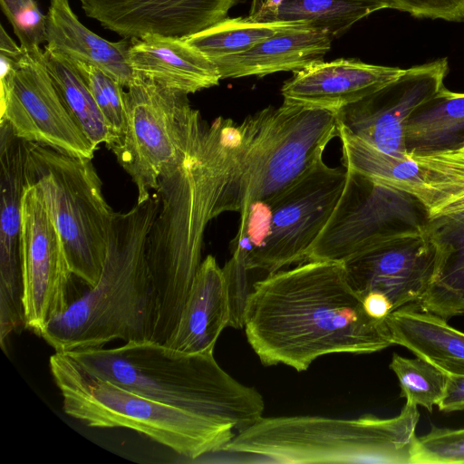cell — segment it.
Here are the masks:
<instances>
[{"instance_id": "6da1fadb", "label": "cell", "mask_w": 464, "mask_h": 464, "mask_svg": "<svg viewBox=\"0 0 464 464\" xmlns=\"http://www.w3.org/2000/svg\"><path fill=\"white\" fill-rule=\"evenodd\" d=\"M245 146L243 121L203 120L184 157L159 179L160 208L146 246L158 302L154 342L164 344L177 326L201 263L208 222L224 212L240 211Z\"/></svg>"}, {"instance_id": "7a4b0ae2", "label": "cell", "mask_w": 464, "mask_h": 464, "mask_svg": "<svg viewBox=\"0 0 464 464\" xmlns=\"http://www.w3.org/2000/svg\"><path fill=\"white\" fill-rule=\"evenodd\" d=\"M244 328L262 364L297 372L324 355L372 353L392 345L385 320L364 311L344 264L329 260H307L253 284Z\"/></svg>"}, {"instance_id": "3957f363", "label": "cell", "mask_w": 464, "mask_h": 464, "mask_svg": "<svg viewBox=\"0 0 464 464\" xmlns=\"http://www.w3.org/2000/svg\"><path fill=\"white\" fill-rule=\"evenodd\" d=\"M159 208L155 193L127 212L114 213L99 281L41 335L55 352L103 347L115 339L152 341L158 302L146 246Z\"/></svg>"}, {"instance_id": "277c9868", "label": "cell", "mask_w": 464, "mask_h": 464, "mask_svg": "<svg viewBox=\"0 0 464 464\" xmlns=\"http://www.w3.org/2000/svg\"><path fill=\"white\" fill-rule=\"evenodd\" d=\"M65 353L103 380L237 433L263 417L262 395L224 371L214 353L187 354L154 341Z\"/></svg>"}, {"instance_id": "5b68a950", "label": "cell", "mask_w": 464, "mask_h": 464, "mask_svg": "<svg viewBox=\"0 0 464 464\" xmlns=\"http://www.w3.org/2000/svg\"><path fill=\"white\" fill-rule=\"evenodd\" d=\"M419 420L418 406L407 402L391 418L262 417L224 450L285 463L413 464Z\"/></svg>"}, {"instance_id": "8992f818", "label": "cell", "mask_w": 464, "mask_h": 464, "mask_svg": "<svg viewBox=\"0 0 464 464\" xmlns=\"http://www.w3.org/2000/svg\"><path fill=\"white\" fill-rule=\"evenodd\" d=\"M64 413L93 428H126L191 459L224 450L237 432L150 400L85 370L65 353L49 359Z\"/></svg>"}, {"instance_id": "52a82bcc", "label": "cell", "mask_w": 464, "mask_h": 464, "mask_svg": "<svg viewBox=\"0 0 464 464\" xmlns=\"http://www.w3.org/2000/svg\"><path fill=\"white\" fill-rule=\"evenodd\" d=\"M346 177L345 168H331L322 160L273 198L244 204L238 232L231 242L232 256L248 270L268 274L306 261Z\"/></svg>"}, {"instance_id": "ba28073f", "label": "cell", "mask_w": 464, "mask_h": 464, "mask_svg": "<svg viewBox=\"0 0 464 464\" xmlns=\"http://www.w3.org/2000/svg\"><path fill=\"white\" fill-rule=\"evenodd\" d=\"M32 184L62 239L71 272L88 287L99 281L114 213L92 159L30 142Z\"/></svg>"}, {"instance_id": "9c48e42d", "label": "cell", "mask_w": 464, "mask_h": 464, "mask_svg": "<svg viewBox=\"0 0 464 464\" xmlns=\"http://www.w3.org/2000/svg\"><path fill=\"white\" fill-rule=\"evenodd\" d=\"M243 123L241 208L289 187L323 160L325 147L339 135L337 111L286 102L249 115Z\"/></svg>"}, {"instance_id": "30bf717a", "label": "cell", "mask_w": 464, "mask_h": 464, "mask_svg": "<svg viewBox=\"0 0 464 464\" xmlns=\"http://www.w3.org/2000/svg\"><path fill=\"white\" fill-rule=\"evenodd\" d=\"M123 96L124 130L109 149L130 175L141 203L157 189L160 176L184 157L203 119L188 94L138 73Z\"/></svg>"}, {"instance_id": "8fae6325", "label": "cell", "mask_w": 464, "mask_h": 464, "mask_svg": "<svg viewBox=\"0 0 464 464\" xmlns=\"http://www.w3.org/2000/svg\"><path fill=\"white\" fill-rule=\"evenodd\" d=\"M346 173L338 202L306 261L344 263L383 242L428 228V210L416 197L354 171Z\"/></svg>"}, {"instance_id": "7c38bea8", "label": "cell", "mask_w": 464, "mask_h": 464, "mask_svg": "<svg viewBox=\"0 0 464 464\" xmlns=\"http://www.w3.org/2000/svg\"><path fill=\"white\" fill-rule=\"evenodd\" d=\"M1 121L16 136L73 156L92 159L96 147L75 121L48 72L44 51L15 61L0 53Z\"/></svg>"}, {"instance_id": "4fadbf2b", "label": "cell", "mask_w": 464, "mask_h": 464, "mask_svg": "<svg viewBox=\"0 0 464 464\" xmlns=\"http://www.w3.org/2000/svg\"><path fill=\"white\" fill-rule=\"evenodd\" d=\"M20 250L24 325L41 336L47 324L71 304L69 288L73 275L60 235L34 185L24 195Z\"/></svg>"}, {"instance_id": "5bb4252c", "label": "cell", "mask_w": 464, "mask_h": 464, "mask_svg": "<svg viewBox=\"0 0 464 464\" xmlns=\"http://www.w3.org/2000/svg\"><path fill=\"white\" fill-rule=\"evenodd\" d=\"M446 57L405 69L395 81L337 111L339 129L392 155L408 156L406 126L445 86Z\"/></svg>"}, {"instance_id": "9a60e30c", "label": "cell", "mask_w": 464, "mask_h": 464, "mask_svg": "<svg viewBox=\"0 0 464 464\" xmlns=\"http://www.w3.org/2000/svg\"><path fill=\"white\" fill-rule=\"evenodd\" d=\"M443 248L428 228L399 237L344 262L349 284L362 298L371 292L384 295L393 311L417 304L436 280Z\"/></svg>"}, {"instance_id": "2e32d148", "label": "cell", "mask_w": 464, "mask_h": 464, "mask_svg": "<svg viewBox=\"0 0 464 464\" xmlns=\"http://www.w3.org/2000/svg\"><path fill=\"white\" fill-rule=\"evenodd\" d=\"M30 142L15 135L0 121V343L24 324L21 263L22 207L26 188L33 185Z\"/></svg>"}, {"instance_id": "e0dca14e", "label": "cell", "mask_w": 464, "mask_h": 464, "mask_svg": "<svg viewBox=\"0 0 464 464\" xmlns=\"http://www.w3.org/2000/svg\"><path fill=\"white\" fill-rule=\"evenodd\" d=\"M85 14L124 39H186L227 17L244 0H79Z\"/></svg>"}, {"instance_id": "ac0fdd59", "label": "cell", "mask_w": 464, "mask_h": 464, "mask_svg": "<svg viewBox=\"0 0 464 464\" xmlns=\"http://www.w3.org/2000/svg\"><path fill=\"white\" fill-rule=\"evenodd\" d=\"M404 71L357 59L322 61L295 72L281 94L286 102L338 111L395 81Z\"/></svg>"}, {"instance_id": "d6986e66", "label": "cell", "mask_w": 464, "mask_h": 464, "mask_svg": "<svg viewBox=\"0 0 464 464\" xmlns=\"http://www.w3.org/2000/svg\"><path fill=\"white\" fill-rule=\"evenodd\" d=\"M231 318L223 267L208 255L194 276L177 326L164 343L187 354L214 353L216 343Z\"/></svg>"}, {"instance_id": "ffe728a7", "label": "cell", "mask_w": 464, "mask_h": 464, "mask_svg": "<svg viewBox=\"0 0 464 464\" xmlns=\"http://www.w3.org/2000/svg\"><path fill=\"white\" fill-rule=\"evenodd\" d=\"M130 40L129 63L134 73L164 87L194 93L221 80L212 60L185 39L147 35Z\"/></svg>"}, {"instance_id": "44dd1931", "label": "cell", "mask_w": 464, "mask_h": 464, "mask_svg": "<svg viewBox=\"0 0 464 464\" xmlns=\"http://www.w3.org/2000/svg\"><path fill=\"white\" fill-rule=\"evenodd\" d=\"M333 37L308 24L285 29L246 52L213 60L221 80L296 72L324 61Z\"/></svg>"}, {"instance_id": "7402d4cb", "label": "cell", "mask_w": 464, "mask_h": 464, "mask_svg": "<svg viewBox=\"0 0 464 464\" xmlns=\"http://www.w3.org/2000/svg\"><path fill=\"white\" fill-rule=\"evenodd\" d=\"M45 48L99 67L125 88L134 77L129 63L130 39L107 41L85 27L69 0H51L46 14Z\"/></svg>"}, {"instance_id": "603a6c76", "label": "cell", "mask_w": 464, "mask_h": 464, "mask_svg": "<svg viewBox=\"0 0 464 464\" xmlns=\"http://www.w3.org/2000/svg\"><path fill=\"white\" fill-rule=\"evenodd\" d=\"M392 344L411 351L447 375H464V333L416 304L401 307L386 318Z\"/></svg>"}, {"instance_id": "cb8c5ba5", "label": "cell", "mask_w": 464, "mask_h": 464, "mask_svg": "<svg viewBox=\"0 0 464 464\" xmlns=\"http://www.w3.org/2000/svg\"><path fill=\"white\" fill-rule=\"evenodd\" d=\"M443 247L438 276L416 304L445 319L464 315V214L443 216L429 222Z\"/></svg>"}, {"instance_id": "d4e9b609", "label": "cell", "mask_w": 464, "mask_h": 464, "mask_svg": "<svg viewBox=\"0 0 464 464\" xmlns=\"http://www.w3.org/2000/svg\"><path fill=\"white\" fill-rule=\"evenodd\" d=\"M338 137L342 143V162L346 169L407 192L420 200L428 210L430 193L412 157L390 154L341 129Z\"/></svg>"}, {"instance_id": "484cf974", "label": "cell", "mask_w": 464, "mask_h": 464, "mask_svg": "<svg viewBox=\"0 0 464 464\" xmlns=\"http://www.w3.org/2000/svg\"><path fill=\"white\" fill-rule=\"evenodd\" d=\"M464 144V92L445 86L417 110L406 126L408 154L453 150Z\"/></svg>"}, {"instance_id": "4316f807", "label": "cell", "mask_w": 464, "mask_h": 464, "mask_svg": "<svg viewBox=\"0 0 464 464\" xmlns=\"http://www.w3.org/2000/svg\"><path fill=\"white\" fill-rule=\"evenodd\" d=\"M382 9L387 8L381 0H268L249 17L264 22H303L334 38Z\"/></svg>"}, {"instance_id": "83f0119b", "label": "cell", "mask_w": 464, "mask_h": 464, "mask_svg": "<svg viewBox=\"0 0 464 464\" xmlns=\"http://www.w3.org/2000/svg\"><path fill=\"white\" fill-rule=\"evenodd\" d=\"M44 55L53 82L75 121L96 148L101 143L108 145L109 128L74 63L65 55L45 47Z\"/></svg>"}, {"instance_id": "f1b7e54d", "label": "cell", "mask_w": 464, "mask_h": 464, "mask_svg": "<svg viewBox=\"0 0 464 464\" xmlns=\"http://www.w3.org/2000/svg\"><path fill=\"white\" fill-rule=\"evenodd\" d=\"M300 24H307L285 21L264 22L249 16L227 17L185 40L213 61L246 52L276 34Z\"/></svg>"}, {"instance_id": "f546056e", "label": "cell", "mask_w": 464, "mask_h": 464, "mask_svg": "<svg viewBox=\"0 0 464 464\" xmlns=\"http://www.w3.org/2000/svg\"><path fill=\"white\" fill-rule=\"evenodd\" d=\"M430 190L429 218L464 214V162L446 152L411 155Z\"/></svg>"}, {"instance_id": "4dcf8cb0", "label": "cell", "mask_w": 464, "mask_h": 464, "mask_svg": "<svg viewBox=\"0 0 464 464\" xmlns=\"http://www.w3.org/2000/svg\"><path fill=\"white\" fill-rule=\"evenodd\" d=\"M390 368L397 377L400 396L407 403L431 412L443 397L448 375L420 357L407 358L397 353H393Z\"/></svg>"}, {"instance_id": "1f68e13d", "label": "cell", "mask_w": 464, "mask_h": 464, "mask_svg": "<svg viewBox=\"0 0 464 464\" xmlns=\"http://www.w3.org/2000/svg\"><path fill=\"white\" fill-rule=\"evenodd\" d=\"M70 60L85 80L109 128L111 141L106 146L110 148L121 139L124 130L126 114L123 93L125 87L95 65Z\"/></svg>"}, {"instance_id": "d6a6232c", "label": "cell", "mask_w": 464, "mask_h": 464, "mask_svg": "<svg viewBox=\"0 0 464 464\" xmlns=\"http://www.w3.org/2000/svg\"><path fill=\"white\" fill-rule=\"evenodd\" d=\"M413 464H464V428H432L417 437Z\"/></svg>"}, {"instance_id": "836d02e7", "label": "cell", "mask_w": 464, "mask_h": 464, "mask_svg": "<svg viewBox=\"0 0 464 464\" xmlns=\"http://www.w3.org/2000/svg\"><path fill=\"white\" fill-rule=\"evenodd\" d=\"M1 9L24 53L41 50L46 41V20L34 0H0Z\"/></svg>"}, {"instance_id": "e575fe53", "label": "cell", "mask_w": 464, "mask_h": 464, "mask_svg": "<svg viewBox=\"0 0 464 464\" xmlns=\"http://www.w3.org/2000/svg\"><path fill=\"white\" fill-rule=\"evenodd\" d=\"M388 9L407 13L415 18L464 22V0H381Z\"/></svg>"}, {"instance_id": "d590c367", "label": "cell", "mask_w": 464, "mask_h": 464, "mask_svg": "<svg viewBox=\"0 0 464 464\" xmlns=\"http://www.w3.org/2000/svg\"><path fill=\"white\" fill-rule=\"evenodd\" d=\"M227 284L231 318L229 326L244 327V311L252 287L248 282V272L240 262L231 257L223 266Z\"/></svg>"}, {"instance_id": "8d00e7d4", "label": "cell", "mask_w": 464, "mask_h": 464, "mask_svg": "<svg viewBox=\"0 0 464 464\" xmlns=\"http://www.w3.org/2000/svg\"><path fill=\"white\" fill-rule=\"evenodd\" d=\"M437 407L443 412L464 410V375H448L443 397Z\"/></svg>"}, {"instance_id": "74e56055", "label": "cell", "mask_w": 464, "mask_h": 464, "mask_svg": "<svg viewBox=\"0 0 464 464\" xmlns=\"http://www.w3.org/2000/svg\"><path fill=\"white\" fill-rule=\"evenodd\" d=\"M362 305L366 314L377 320L385 318L393 312L391 301L382 294L371 292L362 298Z\"/></svg>"}, {"instance_id": "f35d334b", "label": "cell", "mask_w": 464, "mask_h": 464, "mask_svg": "<svg viewBox=\"0 0 464 464\" xmlns=\"http://www.w3.org/2000/svg\"><path fill=\"white\" fill-rule=\"evenodd\" d=\"M0 53L15 61H18L24 54L22 47L15 44L2 25L0 29Z\"/></svg>"}, {"instance_id": "ab89813d", "label": "cell", "mask_w": 464, "mask_h": 464, "mask_svg": "<svg viewBox=\"0 0 464 464\" xmlns=\"http://www.w3.org/2000/svg\"><path fill=\"white\" fill-rule=\"evenodd\" d=\"M268 2V0H253L248 16L256 14Z\"/></svg>"}, {"instance_id": "60d3db41", "label": "cell", "mask_w": 464, "mask_h": 464, "mask_svg": "<svg viewBox=\"0 0 464 464\" xmlns=\"http://www.w3.org/2000/svg\"><path fill=\"white\" fill-rule=\"evenodd\" d=\"M446 152L453 158H456L464 162V144L453 150L441 151Z\"/></svg>"}]
</instances>
